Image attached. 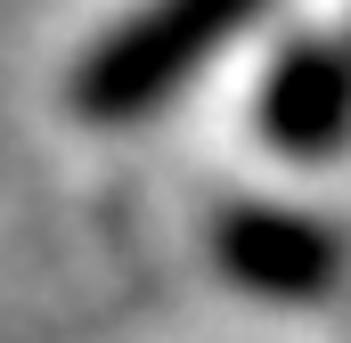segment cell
<instances>
[{
  "label": "cell",
  "instance_id": "7a4b0ae2",
  "mask_svg": "<svg viewBox=\"0 0 351 343\" xmlns=\"http://www.w3.org/2000/svg\"><path fill=\"white\" fill-rule=\"evenodd\" d=\"M213 261L262 303H327L351 270L343 237L294 204H229L213 221Z\"/></svg>",
  "mask_w": 351,
  "mask_h": 343
},
{
  "label": "cell",
  "instance_id": "3957f363",
  "mask_svg": "<svg viewBox=\"0 0 351 343\" xmlns=\"http://www.w3.org/2000/svg\"><path fill=\"white\" fill-rule=\"evenodd\" d=\"M262 139L286 156H327L351 139V41H294L262 74Z\"/></svg>",
  "mask_w": 351,
  "mask_h": 343
},
{
  "label": "cell",
  "instance_id": "6da1fadb",
  "mask_svg": "<svg viewBox=\"0 0 351 343\" xmlns=\"http://www.w3.org/2000/svg\"><path fill=\"white\" fill-rule=\"evenodd\" d=\"M269 0H139L82 66H74V115L82 123H139L180 82H196Z\"/></svg>",
  "mask_w": 351,
  "mask_h": 343
}]
</instances>
